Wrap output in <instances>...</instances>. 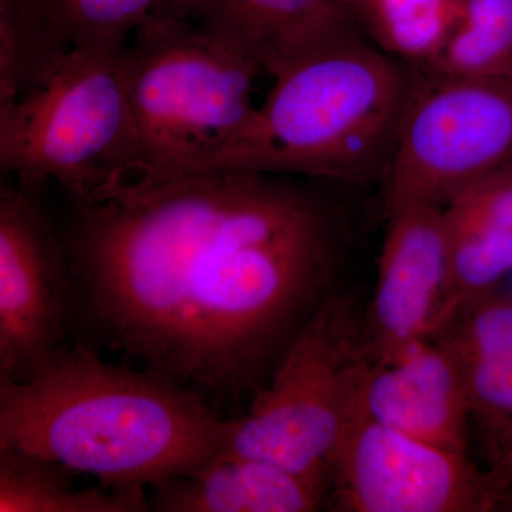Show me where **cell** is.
<instances>
[{
	"label": "cell",
	"instance_id": "1",
	"mask_svg": "<svg viewBox=\"0 0 512 512\" xmlns=\"http://www.w3.org/2000/svg\"><path fill=\"white\" fill-rule=\"evenodd\" d=\"M251 171L124 185L67 238L77 329L202 394L252 399L328 296L336 234L311 192Z\"/></svg>",
	"mask_w": 512,
	"mask_h": 512
},
{
	"label": "cell",
	"instance_id": "2",
	"mask_svg": "<svg viewBox=\"0 0 512 512\" xmlns=\"http://www.w3.org/2000/svg\"><path fill=\"white\" fill-rule=\"evenodd\" d=\"M229 417L147 367L107 362L73 340L35 376L0 373V447L18 448L120 490L192 470L227 446Z\"/></svg>",
	"mask_w": 512,
	"mask_h": 512
},
{
	"label": "cell",
	"instance_id": "3",
	"mask_svg": "<svg viewBox=\"0 0 512 512\" xmlns=\"http://www.w3.org/2000/svg\"><path fill=\"white\" fill-rule=\"evenodd\" d=\"M412 74L363 37L296 63L205 173L384 177L416 90ZM204 174V173H202Z\"/></svg>",
	"mask_w": 512,
	"mask_h": 512
},
{
	"label": "cell",
	"instance_id": "4",
	"mask_svg": "<svg viewBox=\"0 0 512 512\" xmlns=\"http://www.w3.org/2000/svg\"><path fill=\"white\" fill-rule=\"evenodd\" d=\"M131 187L202 174L255 114L258 64L158 6L126 49Z\"/></svg>",
	"mask_w": 512,
	"mask_h": 512
},
{
	"label": "cell",
	"instance_id": "5",
	"mask_svg": "<svg viewBox=\"0 0 512 512\" xmlns=\"http://www.w3.org/2000/svg\"><path fill=\"white\" fill-rule=\"evenodd\" d=\"M127 43L74 47L28 94L0 107V165L23 187L53 180L80 208L130 181Z\"/></svg>",
	"mask_w": 512,
	"mask_h": 512
},
{
	"label": "cell",
	"instance_id": "6",
	"mask_svg": "<svg viewBox=\"0 0 512 512\" xmlns=\"http://www.w3.org/2000/svg\"><path fill=\"white\" fill-rule=\"evenodd\" d=\"M372 359L348 295L323 299L247 412L229 417L225 451L285 468L322 488Z\"/></svg>",
	"mask_w": 512,
	"mask_h": 512
},
{
	"label": "cell",
	"instance_id": "7",
	"mask_svg": "<svg viewBox=\"0 0 512 512\" xmlns=\"http://www.w3.org/2000/svg\"><path fill=\"white\" fill-rule=\"evenodd\" d=\"M410 101L383 180L387 211L443 207L481 178L512 167V79L431 74Z\"/></svg>",
	"mask_w": 512,
	"mask_h": 512
},
{
	"label": "cell",
	"instance_id": "8",
	"mask_svg": "<svg viewBox=\"0 0 512 512\" xmlns=\"http://www.w3.org/2000/svg\"><path fill=\"white\" fill-rule=\"evenodd\" d=\"M329 487L345 512L500 511L487 468L373 420L359 403L330 458Z\"/></svg>",
	"mask_w": 512,
	"mask_h": 512
},
{
	"label": "cell",
	"instance_id": "9",
	"mask_svg": "<svg viewBox=\"0 0 512 512\" xmlns=\"http://www.w3.org/2000/svg\"><path fill=\"white\" fill-rule=\"evenodd\" d=\"M35 191L0 192V373L15 380L35 376L79 332L66 245Z\"/></svg>",
	"mask_w": 512,
	"mask_h": 512
},
{
	"label": "cell",
	"instance_id": "10",
	"mask_svg": "<svg viewBox=\"0 0 512 512\" xmlns=\"http://www.w3.org/2000/svg\"><path fill=\"white\" fill-rule=\"evenodd\" d=\"M389 212L375 293L363 330L372 362L430 339L446 274L443 207L409 204Z\"/></svg>",
	"mask_w": 512,
	"mask_h": 512
},
{
	"label": "cell",
	"instance_id": "11",
	"mask_svg": "<svg viewBox=\"0 0 512 512\" xmlns=\"http://www.w3.org/2000/svg\"><path fill=\"white\" fill-rule=\"evenodd\" d=\"M160 6L228 43L274 79L322 50L362 37L340 0H163Z\"/></svg>",
	"mask_w": 512,
	"mask_h": 512
},
{
	"label": "cell",
	"instance_id": "12",
	"mask_svg": "<svg viewBox=\"0 0 512 512\" xmlns=\"http://www.w3.org/2000/svg\"><path fill=\"white\" fill-rule=\"evenodd\" d=\"M359 407L393 429L467 453L473 426L466 386L436 339L421 340L390 362L370 363Z\"/></svg>",
	"mask_w": 512,
	"mask_h": 512
},
{
	"label": "cell",
	"instance_id": "13",
	"mask_svg": "<svg viewBox=\"0 0 512 512\" xmlns=\"http://www.w3.org/2000/svg\"><path fill=\"white\" fill-rule=\"evenodd\" d=\"M443 227L446 274L430 338L512 274V167L457 192Z\"/></svg>",
	"mask_w": 512,
	"mask_h": 512
},
{
	"label": "cell",
	"instance_id": "14",
	"mask_svg": "<svg viewBox=\"0 0 512 512\" xmlns=\"http://www.w3.org/2000/svg\"><path fill=\"white\" fill-rule=\"evenodd\" d=\"M431 339L456 360L488 463L512 434V293H487Z\"/></svg>",
	"mask_w": 512,
	"mask_h": 512
},
{
	"label": "cell",
	"instance_id": "15",
	"mask_svg": "<svg viewBox=\"0 0 512 512\" xmlns=\"http://www.w3.org/2000/svg\"><path fill=\"white\" fill-rule=\"evenodd\" d=\"M325 491L291 471L221 451L191 473L148 488L151 511L158 512H311Z\"/></svg>",
	"mask_w": 512,
	"mask_h": 512
},
{
	"label": "cell",
	"instance_id": "16",
	"mask_svg": "<svg viewBox=\"0 0 512 512\" xmlns=\"http://www.w3.org/2000/svg\"><path fill=\"white\" fill-rule=\"evenodd\" d=\"M72 470L12 447H0V512H146L148 490L80 487Z\"/></svg>",
	"mask_w": 512,
	"mask_h": 512
},
{
	"label": "cell",
	"instance_id": "17",
	"mask_svg": "<svg viewBox=\"0 0 512 512\" xmlns=\"http://www.w3.org/2000/svg\"><path fill=\"white\" fill-rule=\"evenodd\" d=\"M70 50L40 0H0V107L45 82Z\"/></svg>",
	"mask_w": 512,
	"mask_h": 512
},
{
	"label": "cell",
	"instance_id": "18",
	"mask_svg": "<svg viewBox=\"0 0 512 512\" xmlns=\"http://www.w3.org/2000/svg\"><path fill=\"white\" fill-rule=\"evenodd\" d=\"M424 66L434 76L512 79V0H464L456 29Z\"/></svg>",
	"mask_w": 512,
	"mask_h": 512
},
{
	"label": "cell",
	"instance_id": "19",
	"mask_svg": "<svg viewBox=\"0 0 512 512\" xmlns=\"http://www.w3.org/2000/svg\"><path fill=\"white\" fill-rule=\"evenodd\" d=\"M464 0H366L365 22L386 53L429 62L456 29Z\"/></svg>",
	"mask_w": 512,
	"mask_h": 512
},
{
	"label": "cell",
	"instance_id": "20",
	"mask_svg": "<svg viewBox=\"0 0 512 512\" xmlns=\"http://www.w3.org/2000/svg\"><path fill=\"white\" fill-rule=\"evenodd\" d=\"M69 46L126 43L163 0H40Z\"/></svg>",
	"mask_w": 512,
	"mask_h": 512
},
{
	"label": "cell",
	"instance_id": "21",
	"mask_svg": "<svg viewBox=\"0 0 512 512\" xmlns=\"http://www.w3.org/2000/svg\"><path fill=\"white\" fill-rule=\"evenodd\" d=\"M488 476L498 500V510L512 511V434L487 463Z\"/></svg>",
	"mask_w": 512,
	"mask_h": 512
}]
</instances>
